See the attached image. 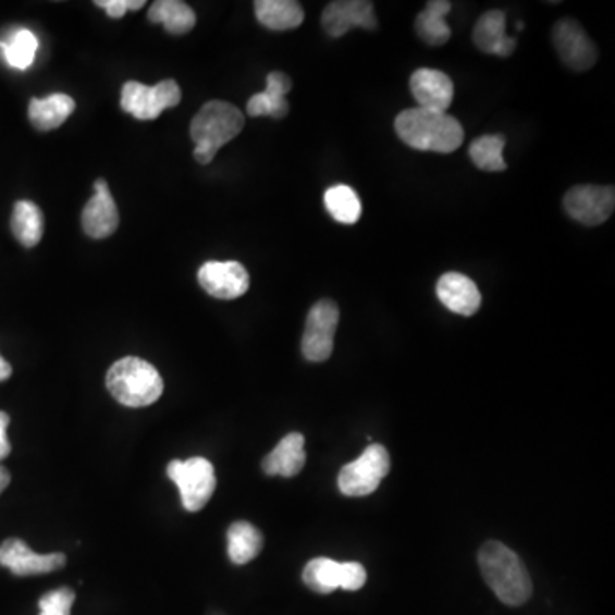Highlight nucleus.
I'll return each instance as SVG.
<instances>
[{
  "label": "nucleus",
  "instance_id": "f257e3e1",
  "mask_svg": "<svg viewBox=\"0 0 615 615\" xmlns=\"http://www.w3.org/2000/svg\"><path fill=\"white\" fill-rule=\"evenodd\" d=\"M395 132L402 143L419 151H457L464 143V128L448 113L431 112L425 108H409L395 119Z\"/></svg>",
  "mask_w": 615,
  "mask_h": 615
},
{
  "label": "nucleus",
  "instance_id": "f03ea898",
  "mask_svg": "<svg viewBox=\"0 0 615 615\" xmlns=\"http://www.w3.org/2000/svg\"><path fill=\"white\" fill-rule=\"evenodd\" d=\"M479 568L485 583L503 604L518 607L532 596V580L512 549L489 540L479 551Z\"/></svg>",
  "mask_w": 615,
  "mask_h": 615
},
{
  "label": "nucleus",
  "instance_id": "7ed1b4c3",
  "mask_svg": "<svg viewBox=\"0 0 615 615\" xmlns=\"http://www.w3.org/2000/svg\"><path fill=\"white\" fill-rule=\"evenodd\" d=\"M243 127L245 116L235 104L219 100L204 104L190 123L195 161L199 164L212 163L219 149L238 137Z\"/></svg>",
  "mask_w": 615,
  "mask_h": 615
},
{
  "label": "nucleus",
  "instance_id": "20e7f679",
  "mask_svg": "<svg viewBox=\"0 0 615 615\" xmlns=\"http://www.w3.org/2000/svg\"><path fill=\"white\" fill-rule=\"evenodd\" d=\"M107 389L125 407H147L163 395V378L151 362L140 358H123L108 369Z\"/></svg>",
  "mask_w": 615,
  "mask_h": 615
},
{
  "label": "nucleus",
  "instance_id": "39448f33",
  "mask_svg": "<svg viewBox=\"0 0 615 615\" xmlns=\"http://www.w3.org/2000/svg\"><path fill=\"white\" fill-rule=\"evenodd\" d=\"M167 473L171 481L179 485L183 508L187 512H200L214 494V465L207 458L194 457L185 462H170Z\"/></svg>",
  "mask_w": 615,
  "mask_h": 615
},
{
  "label": "nucleus",
  "instance_id": "423d86ee",
  "mask_svg": "<svg viewBox=\"0 0 615 615\" xmlns=\"http://www.w3.org/2000/svg\"><path fill=\"white\" fill-rule=\"evenodd\" d=\"M182 101V89L173 79H164L152 88L128 81L122 88V110L137 120H156L168 108H175Z\"/></svg>",
  "mask_w": 615,
  "mask_h": 615
},
{
  "label": "nucleus",
  "instance_id": "0eeeda50",
  "mask_svg": "<svg viewBox=\"0 0 615 615\" xmlns=\"http://www.w3.org/2000/svg\"><path fill=\"white\" fill-rule=\"evenodd\" d=\"M390 455L383 445H369L358 460L350 462L339 473V489L350 497L368 496L389 476Z\"/></svg>",
  "mask_w": 615,
  "mask_h": 615
},
{
  "label": "nucleus",
  "instance_id": "6e6552de",
  "mask_svg": "<svg viewBox=\"0 0 615 615\" xmlns=\"http://www.w3.org/2000/svg\"><path fill=\"white\" fill-rule=\"evenodd\" d=\"M339 306L332 299H320L306 317L303 334V356L310 362H323L334 350L335 330L339 325Z\"/></svg>",
  "mask_w": 615,
  "mask_h": 615
},
{
  "label": "nucleus",
  "instance_id": "1a4fd4ad",
  "mask_svg": "<svg viewBox=\"0 0 615 615\" xmlns=\"http://www.w3.org/2000/svg\"><path fill=\"white\" fill-rule=\"evenodd\" d=\"M615 207L614 187L599 185H578L564 197V209L578 223L585 226L604 224Z\"/></svg>",
  "mask_w": 615,
  "mask_h": 615
},
{
  "label": "nucleus",
  "instance_id": "9d476101",
  "mask_svg": "<svg viewBox=\"0 0 615 615\" xmlns=\"http://www.w3.org/2000/svg\"><path fill=\"white\" fill-rule=\"evenodd\" d=\"M552 41L561 60L573 71H588L596 64V47L575 20H561L552 29Z\"/></svg>",
  "mask_w": 615,
  "mask_h": 615
},
{
  "label": "nucleus",
  "instance_id": "9b49d317",
  "mask_svg": "<svg viewBox=\"0 0 615 615\" xmlns=\"http://www.w3.org/2000/svg\"><path fill=\"white\" fill-rule=\"evenodd\" d=\"M67 557L62 552L36 554L20 539H8L0 545V564L16 576H38L64 568Z\"/></svg>",
  "mask_w": 615,
  "mask_h": 615
},
{
  "label": "nucleus",
  "instance_id": "f8f14e48",
  "mask_svg": "<svg viewBox=\"0 0 615 615\" xmlns=\"http://www.w3.org/2000/svg\"><path fill=\"white\" fill-rule=\"evenodd\" d=\"M199 284L218 299L242 298L250 290V275L239 262H207L199 269Z\"/></svg>",
  "mask_w": 615,
  "mask_h": 615
},
{
  "label": "nucleus",
  "instance_id": "ddd939ff",
  "mask_svg": "<svg viewBox=\"0 0 615 615\" xmlns=\"http://www.w3.org/2000/svg\"><path fill=\"white\" fill-rule=\"evenodd\" d=\"M373 8V2L368 0L330 2L322 14L323 29L332 38H341L354 28L374 29L378 23Z\"/></svg>",
  "mask_w": 615,
  "mask_h": 615
},
{
  "label": "nucleus",
  "instance_id": "4468645a",
  "mask_svg": "<svg viewBox=\"0 0 615 615\" xmlns=\"http://www.w3.org/2000/svg\"><path fill=\"white\" fill-rule=\"evenodd\" d=\"M95 192L83 211V230L89 238L103 239L119 230L120 216L107 180L95 182Z\"/></svg>",
  "mask_w": 615,
  "mask_h": 615
},
{
  "label": "nucleus",
  "instance_id": "2eb2a0df",
  "mask_svg": "<svg viewBox=\"0 0 615 615\" xmlns=\"http://www.w3.org/2000/svg\"><path fill=\"white\" fill-rule=\"evenodd\" d=\"M410 91L417 107L431 112L446 113L455 95L453 81L445 72L434 69H419L410 77Z\"/></svg>",
  "mask_w": 615,
  "mask_h": 615
},
{
  "label": "nucleus",
  "instance_id": "dca6fc26",
  "mask_svg": "<svg viewBox=\"0 0 615 615\" xmlns=\"http://www.w3.org/2000/svg\"><path fill=\"white\" fill-rule=\"evenodd\" d=\"M438 298L453 313L472 317L481 308L482 296L476 282L460 272L441 275L436 286Z\"/></svg>",
  "mask_w": 615,
  "mask_h": 615
},
{
  "label": "nucleus",
  "instance_id": "f3484780",
  "mask_svg": "<svg viewBox=\"0 0 615 615\" xmlns=\"http://www.w3.org/2000/svg\"><path fill=\"white\" fill-rule=\"evenodd\" d=\"M293 88V81L284 72H270L267 76V89L251 96L246 104L250 116L269 115L272 119H284L290 113L286 95Z\"/></svg>",
  "mask_w": 615,
  "mask_h": 615
},
{
  "label": "nucleus",
  "instance_id": "a211bd4d",
  "mask_svg": "<svg viewBox=\"0 0 615 615\" xmlns=\"http://www.w3.org/2000/svg\"><path fill=\"white\" fill-rule=\"evenodd\" d=\"M473 44L481 52L491 56H512L516 40L506 35V14L503 11H488L482 14L473 28Z\"/></svg>",
  "mask_w": 615,
  "mask_h": 615
},
{
  "label": "nucleus",
  "instance_id": "6ab92c4d",
  "mask_svg": "<svg viewBox=\"0 0 615 615\" xmlns=\"http://www.w3.org/2000/svg\"><path fill=\"white\" fill-rule=\"evenodd\" d=\"M305 464V436L290 433L263 458L262 467L267 476L294 477L302 472Z\"/></svg>",
  "mask_w": 615,
  "mask_h": 615
},
{
  "label": "nucleus",
  "instance_id": "aec40b11",
  "mask_svg": "<svg viewBox=\"0 0 615 615\" xmlns=\"http://www.w3.org/2000/svg\"><path fill=\"white\" fill-rule=\"evenodd\" d=\"M76 110V101L71 96L53 93L44 100L29 101L28 116L36 131L48 132L59 128Z\"/></svg>",
  "mask_w": 615,
  "mask_h": 615
},
{
  "label": "nucleus",
  "instance_id": "412c9836",
  "mask_svg": "<svg viewBox=\"0 0 615 615\" xmlns=\"http://www.w3.org/2000/svg\"><path fill=\"white\" fill-rule=\"evenodd\" d=\"M254 5L258 23L272 32L298 28L305 21L302 4L294 0H257Z\"/></svg>",
  "mask_w": 615,
  "mask_h": 615
},
{
  "label": "nucleus",
  "instance_id": "4be33fe9",
  "mask_svg": "<svg viewBox=\"0 0 615 615\" xmlns=\"http://www.w3.org/2000/svg\"><path fill=\"white\" fill-rule=\"evenodd\" d=\"M452 11L448 0H431L416 17V33L429 47H441L452 38L445 17Z\"/></svg>",
  "mask_w": 615,
  "mask_h": 615
},
{
  "label": "nucleus",
  "instance_id": "5701e85b",
  "mask_svg": "<svg viewBox=\"0 0 615 615\" xmlns=\"http://www.w3.org/2000/svg\"><path fill=\"white\" fill-rule=\"evenodd\" d=\"M147 17L152 24H163L171 35H185L197 24L194 9L182 0H158L149 8Z\"/></svg>",
  "mask_w": 615,
  "mask_h": 615
},
{
  "label": "nucleus",
  "instance_id": "b1692460",
  "mask_svg": "<svg viewBox=\"0 0 615 615\" xmlns=\"http://www.w3.org/2000/svg\"><path fill=\"white\" fill-rule=\"evenodd\" d=\"M12 235L26 248H33L44 238L45 218L40 207L29 200L14 204L11 218Z\"/></svg>",
  "mask_w": 615,
  "mask_h": 615
},
{
  "label": "nucleus",
  "instance_id": "393cba45",
  "mask_svg": "<svg viewBox=\"0 0 615 615\" xmlns=\"http://www.w3.org/2000/svg\"><path fill=\"white\" fill-rule=\"evenodd\" d=\"M263 548L262 533L248 521H236L227 530V554L235 564L254 561Z\"/></svg>",
  "mask_w": 615,
  "mask_h": 615
},
{
  "label": "nucleus",
  "instance_id": "a878e982",
  "mask_svg": "<svg viewBox=\"0 0 615 615\" xmlns=\"http://www.w3.org/2000/svg\"><path fill=\"white\" fill-rule=\"evenodd\" d=\"M303 581L315 593L329 595L341 588L342 563L329 559V557L311 559L303 569Z\"/></svg>",
  "mask_w": 615,
  "mask_h": 615
},
{
  "label": "nucleus",
  "instance_id": "bb28decb",
  "mask_svg": "<svg viewBox=\"0 0 615 615\" xmlns=\"http://www.w3.org/2000/svg\"><path fill=\"white\" fill-rule=\"evenodd\" d=\"M325 207L329 214L341 224L358 223L362 207L358 194L347 185H334L325 192Z\"/></svg>",
  "mask_w": 615,
  "mask_h": 615
},
{
  "label": "nucleus",
  "instance_id": "cd10ccee",
  "mask_svg": "<svg viewBox=\"0 0 615 615\" xmlns=\"http://www.w3.org/2000/svg\"><path fill=\"white\" fill-rule=\"evenodd\" d=\"M504 144L506 139L503 135H482L470 144L469 155L472 163L482 171L506 170L508 164L503 158Z\"/></svg>",
  "mask_w": 615,
  "mask_h": 615
},
{
  "label": "nucleus",
  "instance_id": "c85d7f7f",
  "mask_svg": "<svg viewBox=\"0 0 615 615\" xmlns=\"http://www.w3.org/2000/svg\"><path fill=\"white\" fill-rule=\"evenodd\" d=\"M2 52H4L8 64L12 67L28 69L35 60L36 50H38V40L28 29H20L11 36V40L0 44Z\"/></svg>",
  "mask_w": 615,
  "mask_h": 615
},
{
  "label": "nucleus",
  "instance_id": "c756f323",
  "mask_svg": "<svg viewBox=\"0 0 615 615\" xmlns=\"http://www.w3.org/2000/svg\"><path fill=\"white\" fill-rule=\"evenodd\" d=\"M76 595L71 588H59L53 592L45 593L40 599V614L38 615H71Z\"/></svg>",
  "mask_w": 615,
  "mask_h": 615
},
{
  "label": "nucleus",
  "instance_id": "7c9ffc66",
  "mask_svg": "<svg viewBox=\"0 0 615 615\" xmlns=\"http://www.w3.org/2000/svg\"><path fill=\"white\" fill-rule=\"evenodd\" d=\"M366 569L359 563H342V581L341 588L356 592L359 588L365 587Z\"/></svg>",
  "mask_w": 615,
  "mask_h": 615
},
{
  "label": "nucleus",
  "instance_id": "2f4dec72",
  "mask_svg": "<svg viewBox=\"0 0 615 615\" xmlns=\"http://www.w3.org/2000/svg\"><path fill=\"white\" fill-rule=\"evenodd\" d=\"M95 4L107 11L108 16L120 20L128 11H139L146 5V2L144 0H96Z\"/></svg>",
  "mask_w": 615,
  "mask_h": 615
},
{
  "label": "nucleus",
  "instance_id": "473e14b6",
  "mask_svg": "<svg viewBox=\"0 0 615 615\" xmlns=\"http://www.w3.org/2000/svg\"><path fill=\"white\" fill-rule=\"evenodd\" d=\"M11 417L0 410V460H4L11 453V441L8 438V426Z\"/></svg>",
  "mask_w": 615,
  "mask_h": 615
},
{
  "label": "nucleus",
  "instance_id": "72a5a7b5",
  "mask_svg": "<svg viewBox=\"0 0 615 615\" xmlns=\"http://www.w3.org/2000/svg\"><path fill=\"white\" fill-rule=\"evenodd\" d=\"M9 484H11V473H9V470L5 469V467L0 465V494L8 489Z\"/></svg>",
  "mask_w": 615,
  "mask_h": 615
},
{
  "label": "nucleus",
  "instance_id": "f704fd0d",
  "mask_svg": "<svg viewBox=\"0 0 615 615\" xmlns=\"http://www.w3.org/2000/svg\"><path fill=\"white\" fill-rule=\"evenodd\" d=\"M11 374H12V366L9 365V362L5 361V359L2 358V356H0V381L9 380V378H11Z\"/></svg>",
  "mask_w": 615,
  "mask_h": 615
}]
</instances>
